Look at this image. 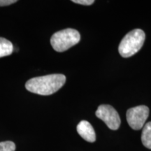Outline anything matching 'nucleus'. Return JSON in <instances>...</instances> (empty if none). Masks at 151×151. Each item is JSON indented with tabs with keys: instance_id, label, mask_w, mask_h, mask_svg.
<instances>
[{
	"instance_id": "2",
	"label": "nucleus",
	"mask_w": 151,
	"mask_h": 151,
	"mask_svg": "<svg viewBox=\"0 0 151 151\" xmlns=\"http://www.w3.org/2000/svg\"><path fill=\"white\" fill-rule=\"evenodd\" d=\"M145 39L146 35L142 29H136L129 32L119 45V53L124 58L134 55L142 48Z\"/></svg>"
},
{
	"instance_id": "8",
	"label": "nucleus",
	"mask_w": 151,
	"mask_h": 151,
	"mask_svg": "<svg viewBox=\"0 0 151 151\" xmlns=\"http://www.w3.org/2000/svg\"><path fill=\"white\" fill-rule=\"evenodd\" d=\"M141 141L143 146L148 149H151V122L144 125L141 134Z\"/></svg>"
},
{
	"instance_id": "11",
	"label": "nucleus",
	"mask_w": 151,
	"mask_h": 151,
	"mask_svg": "<svg viewBox=\"0 0 151 151\" xmlns=\"http://www.w3.org/2000/svg\"><path fill=\"white\" fill-rule=\"evenodd\" d=\"M17 2L16 0H0V6H5Z\"/></svg>"
},
{
	"instance_id": "7",
	"label": "nucleus",
	"mask_w": 151,
	"mask_h": 151,
	"mask_svg": "<svg viewBox=\"0 0 151 151\" xmlns=\"http://www.w3.org/2000/svg\"><path fill=\"white\" fill-rule=\"evenodd\" d=\"M14 51V46L10 41L0 37V58L10 55Z\"/></svg>"
},
{
	"instance_id": "1",
	"label": "nucleus",
	"mask_w": 151,
	"mask_h": 151,
	"mask_svg": "<svg viewBox=\"0 0 151 151\" xmlns=\"http://www.w3.org/2000/svg\"><path fill=\"white\" fill-rule=\"evenodd\" d=\"M66 82L63 74H50L29 79L25 84L28 91L40 95H50L58 91Z\"/></svg>"
},
{
	"instance_id": "4",
	"label": "nucleus",
	"mask_w": 151,
	"mask_h": 151,
	"mask_svg": "<svg viewBox=\"0 0 151 151\" xmlns=\"http://www.w3.org/2000/svg\"><path fill=\"white\" fill-rule=\"evenodd\" d=\"M148 115V107L141 105L128 109L126 117L130 127L134 130H139L144 127Z\"/></svg>"
},
{
	"instance_id": "5",
	"label": "nucleus",
	"mask_w": 151,
	"mask_h": 151,
	"mask_svg": "<svg viewBox=\"0 0 151 151\" xmlns=\"http://www.w3.org/2000/svg\"><path fill=\"white\" fill-rule=\"evenodd\" d=\"M96 116L103 120L109 129H118L120 125V118L116 109L110 105L102 104L98 107Z\"/></svg>"
},
{
	"instance_id": "6",
	"label": "nucleus",
	"mask_w": 151,
	"mask_h": 151,
	"mask_svg": "<svg viewBox=\"0 0 151 151\" xmlns=\"http://www.w3.org/2000/svg\"><path fill=\"white\" fill-rule=\"evenodd\" d=\"M77 132L83 139L88 142L93 143L96 141L95 132L91 124L86 120H82L79 122L77 125Z\"/></svg>"
},
{
	"instance_id": "10",
	"label": "nucleus",
	"mask_w": 151,
	"mask_h": 151,
	"mask_svg": "<svg viewBox=\"0 0 151 151\" xmlns=\"http://www.w3.org/2000/svg\"><path fill=\"white\" fill-rule=\"evenodd\" d=\"M73 2L78 4H82L85 6H89L92 4L94 2L93 0H73Z\"/></svg>"
},
{
	"instance_id": "3",
	"label": "nucleus",
	"mask_w": 151,
	"mask_h": 151,
	"mask_svg": "<svg viewBox=\"0 0 151 151\" xmlns=\"http://www.w3.org/2000/svg\"><path fill=\"white\" fill-rule=\"evenodd\" d=\"M81 40V35L77 30L67 28L57 32L50 39L51 46L57 52H64L75 46Z\"/></svg>"
},
{
	"instance_id": "9",
	"label": "nucleus",
	"mask_w": 151,
	"mask_h": 151,
	"mask_svg": "<svg viewBox=\"0 0 151 151\" xmlns=\"http://www.w3.org/2000/svg\"><path fill=\"white\" fill-rule=\"evenodd\" d=\"M16 145L12 141L0 142V151H15Z\"/></svg>"
}]
</instances>
